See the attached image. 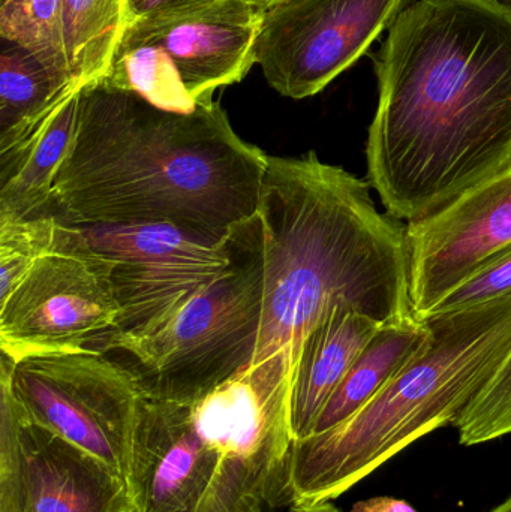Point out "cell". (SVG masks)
<instances>
[{
    "mask_svg": "<svg viewBox=\"0 0 511 512\" xmlns=\"http://www.w3.org/2000/svg\"><path fill=\"white\" fill-rule=\"evenodd\" d=\"M410 0H269L263 3L255 63L291 99L326 89L392 26Z\"/></svg>",
    "mask_w": 511,
    "mask_h": 512,
    "instance_id": "30bf717a",
    "label": "cell"
},
{
    "mask_svg": "<svg viewBox=\"0 0 511 512\" xmlns=\"http://www.w3.org/2000/svg\"><path fill=\"white\" fill-rule=\"evenodd\" d=\"M288 512H342L332 502H317V504H294Z\"/></svg>",
    "mask_w": 511,
    "mask_h": 512,
    "instance_id": "484cf974",
    "label": "cell"
},
{
    "mask_svg": "<svg viewBox=\"0 0 511 512\" xmlns=\"http://www.w3.org/2000/svg\"><path fill=\"white\" fill-rule=\"evenodd\" d=\"M501 2L509 3V5H511V0H501Z\"/></svg>",
    "mask_w": 511,
    "mask_h": 512,
    "instance_id": "f1b7e54d",
    "label": "cell"
},
{
    "mask_svg": "<svg viewBox=\"0 0 511 512\" xmlns=\"http://www.w3.org/2000/svg\"><path fill=\"white\" fill-rule=\"evenodd\" d=\"M258 216L264 300L251 366L285 354L296 370L306 336L338 304L381 324L414 316L407 224L378 212L365 180L315 152L269 156Z\"/></svg>",
    "mask_w": 511,
    "mask_h": 512,
    "instance_id": "3957f363",
    "label": "cell"
},
{
    "mask_svg": "<svg viewBox=\"0 0 511 512\" xmlns=\"http://www.w3.org/2000/svg\"><path fill=\"white\" fill-rule=\"evenodd\" d=\"M264 233L260 216L231 231V259L158 328L140 336H108L96 351L122 354L144 397L194 400L254 360L263 319Z\"/></svg>",
    "mask_w": 511,
    "mask_h": 512,
    "instance_id": "8992f818",
    "label": "cell"
},
{
    "mask_svg": "<svg viewBox=\"0 0 511 512\" xmlns=\"http://www.w3.org/2000/svg\"><path fill=\"white\" fill-rule=\"evenodd\" d=\"M489 512H511V496L507 501H504L503 504L495 507L494 510Z\"/></svg>",
    "mask_w": 511,
    "mask_h": 512,
    "instance_id": "4316f807",
    "label": "cell"
},
{
    "mask_svg": "<svg viewBox=\"0 0 511 512\" xmlns=\"http://www.w3.org/2000/svg\"><path fill=\"white\" fill-rule=\"evenodd\" d=\"M84 86L74 87L21 143L0 155V219L45 215L54 180L77 137Z\"/></svg>",
    "mask_w": 511,
    "mask_h": 512,
    "instance_id": "9a60e30c",
    "label": "cell"
},
{
    "mask_svg": "<svg viewBox=\"0 0 511 512\" xmlns=\"http://www.w3.org/2000/svg\"><path fill=\"white\" fill-rule=\"evenodd\" d=\"M0 512H138L128 480L33 420L0 378Z\"/></svg>",
    "mask_w": 511,
    "mask_h": 512,
    "instance_id": "8fae6325",
    "label": "cell"
},
{
    "mask_svg": "<svg viewBox=\"0 0 511 512\" xmlns=\"http://www.w3.org/2000/svg\"><path fill=\"white\" fill-rule=\"evenodd\" d=\"M422 351L353 417L294 442L293 504L329 502L423 436L455 424L511 352V294L425 316Z\"/></svg>",
    "mask_w": 511,
    "mask_h": 512,
    "instance_id": "5b68a950",
    "label": "cell"
},
{
    "mask_svg": "<svg viewBox=\"0 0 511 512\" xmlns=\"http://www.w3.org/2000/svg\"><path fill=\"white\" fill-rule=\"evenodd\" d=\"M119 315L104 265L59 227L56 251L0 300V351L12 363L89 351L116 330Z\"/></svg>",
    "mask_w": 511,
    "mask_h": 512,
    "instance_id": "9c48e42d",
    "label": "cell"
},
{
    "mask_svg": "<svg viewBox=\"0 0 511 512\" xmlns=\"http://www.w3.org/2000/svg\"><path fill=\"white\" fill-rule=\"evenodd\" d=\"M351 512H417L411 507L408 502L402 499L387 498H372L368 501H360L351 508Z\"/></svg>",
    "mask_w": 511,
    "mask_h": 512,
    "instance_id": "d4e9b609",
    "label": "cell"
},
{
    "mask_svg": "<svg viewBox=\"0 0 511 512\" xmlns=\"http://www.w3.org/2000/svg\"><path fill=\"white\" fill-rule=\"evenodd\" d=\"M429 336L428 322L416 316L381 325L327 400L311 436L339 426L371 402L422 351Z\"/></svg>",
    "mask_w": 511,
    "mask_h": 512,
    "instance_id": "2e32d148",
    "label": "cell"
},
{
    "mask_svg": "<svg viewBox=\"0 0 511 512\" xmlns=\"http://www.w3.org/2000/svg\"><path fill=\"white\" fill-rule=\"evenodd\" d=\"M381 325L354 307L338 304L306 336L291 391L294 442L311 436L327 400Z\"/></svg>",
    "mask_w": 511,
    "mask_h": 512,
    "instance_id": "5bb4252c",
    "label": "cell"
},
{
    "mask_svg": "<svg viewBox=\"0 0 511 512\" xmlns=\"http://www.w3.org/2000/svg\"><path fill=\"white\" fill-rule=\"evenodd\" d=\"M293 379L276 354L198 399L144 397L128 478L138 512L290 508Z\"/></svg>",
    "mask_w": 511,
    "mask_h": 512,
    "instance_id": "277c9868",
    "label": "cell"
},
{
    "mask_svg": "<svg viewBox=\"0 0 511 512\" xmlns=\"http://www.w3.org/2000/svg\"><path fill=\"white\" fill-rule=\"evenodd\" d=\"M215 2L218 0H126V27L138 21L182 14Z\"/></svg>",
    "mask_w": 511,
    "mask_h": 512,
    "instance_id": "cb8c5ba5",
    "label": "cell"
},
{
    "mask_svg": "<svg viewBox=\"0 0 511 512\" xmlns=\"http://www.w3.org/2000/svg\"><path fill=\"white\" fill-rule=\"evenodd\" d=\"M60 231L66 242L104 265L120 312L116 330L108 336H140L155 330L215 280L231 259V233L213 239L171 224L63 222Z\"/></svg>",
    "mask_w": 511,
    "mask_h": 512,
    "instance_id": "52a82bcc",
    "label": "cell"
},
{
    "mask_svg": "<svg viewBox=\"0 0 511 512\" xmlns=\"http://www.w3.org/2000/svg\"><path fill=\"white\" fill-rule=\"evenodd\" d=\"M0 36L74 80L63 42L62 0H2Z\"/></svg>",
    "mask_w": 511,
    "mask_h": 512,
    "instance_id": "ffe728a7",
    "label": "cell"
},
{
    "mask_svg": "<svg viewBox=\"0 0 511 512\" xmlns=\"http://www.w3.org/2000/svg\"><path fill=\"white\" fill-rule=\"evenodd\" d=\"M368 183L404 224L511 168V5L417 0L375 59Z\"/></svg>",
    "mask_w": 511,
    "mask_h": 512,
    "instance_id": "6da1fadb",
    "label": "cell"
},
{
    "mask_svg": "<svg viewBox=\"0 0 511 512\" xmlns=\"http://www.w3.org/2000/svg\"><path fill=\"white\" fill-rule=\"evenodd\" d=\"M413 313L422 319L485 262L511 246V168L444 209L407 224Z\"/></svg>",
    "mask_w": 511,
    "mask_h": 512,
    "instance_id": "7c38bea8",
    "label": "cell"
},
{
    "mask_svg": "<svg viewBox=\"0 0 511 512\" xmlns=\"http://www.w3.org/2000/svg\"><path fill=\"white\" fill-rule=\"evenodd\" d=\"M59 227L53 215L0 219V300L17 288L42 256L56 251Z\"/></svg>",
    "mask_w": 511,
    "mask_h": 512,
    "instance_id": "44dd1931",
    "label": "cell"
},
{
    "mask_svg": "<svg viewBox=\"0 0 511 512\" xmlns=\"http://www.w3.org/2000/svg\"><path fill=\"white\" fill-rule=\"evenodd\" d=\"M453 426L462 447L511 435V352Z\"/></svg>",
    "mask_w": 511,
    "mask_h": 512,
    "instance_id": "7402d4cb",
    "label": "cell"
},
{
    "mask_svg": "<svg viewBox=\"0 0 511 512\" xmlns=\"http://www.w3.org/2000/svg\"><path fill=\"white\" fill-rule=\"evenodd\" d=\"M77 81L26 48L3 41L0 54V155L14 149L68 96Z\"/></svg>",
    "mask_w": 511,
    "mask_h": 512,
    "instance_id": "e0dca14e",
    "label": "cell"
},
{
    "mask_svg": "<svg viewBox=\"0 0 511 512\" xmlns=\"http://www.w3.org/2000/svg\"><path fill=\"white\" fill-rule=\"evenodd\" d=\"M126 0H62L63 42L77 83H92L110 68L125 32Z\"/></svg>",
    "mask_w": 511,
    "mask_h": 512,
    "instance_id": "d6986e66",
    "label": "cell"
},
{
    "mask_svg": "<svg viewBox=\"0 0 511 512\" xmlns=\"http://www.w3.org/2000/svg\"><path fill=\"white\" fill-rule=\"evenodd\" d=\"M261 11L258 0H218L131 26L161 44L189 95L201 104L212 102L219 87L242 81L255 65Z\"/></svg>",
    "mask_w": 511,
    "mask_h": 512,
    "instance_id": "4fadbf2b",
    "label": "cell"
},
{
    "mask_svg": "<svg viewBox=\"0 0 511 512\" xmlns=\"http://www.w3.org/2000/svg\"><path fill=\"white\" fill-rule=\"evenodd\" d=\"M101 78L138 93L162 110L192 113L198 107L167 51L135 26L126 27L110 68Z\"/></svg>",
    "mask_w": 511,
    "mask_h": 512,
    "instance_id": "ac0fdd59",
    "label": "cell"
},
{
    "mask_svg": "<svg viewBox=\"0 0 511 512\" xmlns=\"http://www.w3.org/2000/svg\"><path fill=\"white\" fill-rule=\"evenodd\" d=\"M0 378L33 420L128 480L144 393L125 364L95 349L18 363L2 354Z\"/></svg>",
    "mask_w": 511,
    "mask_h": 512,
    "instance_id": "ba28073f",
    "label": "cell"
},
{
    "mask_svg": "<svg viewBox=\"0 0 511 512\" xmlns=\"http://www.w3.org/2000/svg\"><path fill=\"white\" fill-rule=\"evenodd\" d=\"M258 2H260L261 5H263V3L269 2V0H258Z\"/></svg>",
    "mask_w": 511,
    "mask_h": 512,
    "instance_id": "83f0119b",
    "label": "cell"
},
{
    "mask_svg": "<svg viewBox=\"0 0 511 512\" xmlns=\"http://www.w3.org/2000/svg\"><path fill=\"white\" fill-rule=\"evenodd\" d=\"M267 161L218 102L174 113L98 78L81 92L77 137L45 215L68 225L171 224L225 239L257 215Z\"/></svg>",
    "mask_w": 511,
    "mask_h": 512,
    "instance_id": "7a4b0ae2",
    "label": "cell"
},
{
    "mask_svg": "<svg viewBox=\"0 0 511 512\" xmlns=\"http://www.w3.org/2000/svg\"><path fill=\"white\" fill-rule=\"evenodd\" d=\"M507 294H511V246L489 259L461 285L456 286L429 315L465 309Z\"/></svg>",
    "mask_w": 511,
    "mask_h": 512,
    "instance_id": "603a6c76",
    "label": "cell"
}]
</instances>
